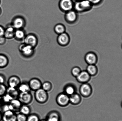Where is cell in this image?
<instances>
[{
    "label": "cell",
    "instance_id": "1",
    "mask_svg": "<svg viewBox=\"0 0 122 121\" xmlns=\"http://www.w3.org/2000/svg\"><path fill=\"white\" fill-rule=\"evenodd\" d=\"M93 7L88 0H81L74 3V10L77 13H83L90 10Z\"/></svg>",
    "mask_w": 122,
    "mask_h": 121
},
{
    "label": "cell",
    "instance_id": "2",
    "mask_svg": "<svg viewBox=\"0 0 122 121\" xmlns=\"http://www.w3.org/2000/svg\"><path fill=\"white\" fill-rule=\"evenodd\" d=\"M34 97L38 103L44 104L48 100L49 95L48 92L41 88L35 91Z\"/></svg>",
    "mask_w": 122,
    "mask_h": 121
},
{
    "label": "cell",
    "instance_id": "3",
    "mask_svg": "<svg viewBox=\"0 0 122 121\" xmlns=\"http://www.w3.org/2000/svg\"><path fill=\"white\" fill-rule=\"evenodd\" d=\"M74 4L73 0H60L59 7L61 11L65 13L74 9Z\"/></svg>",
    "mask_w": 122,
    "mask_h": 121
},
{
    "label": "cell",
    "instance_id": "4",
    "mask_svg": "<svg viewBox=\"0 0 122 121\" xmlns=\"http://www.w3.org/2000/svg\"><path fill=\"white\" fill-rule=\"evenodd\" d=\"M78 18V13L74 9L65 13V20L69 24L75 23L77 22Z\"/></svg>",
    "mask_w": 122,
    "mask_h": 121
},
{
    "label": "cell",
    "instance_id": "5",
    "mask_svg": "<svg viewBox=\"0 0 122 121\" xmlns=\"http://www.w3.org/2000/svg\"><path fill=\"white\" fill-rule=\"evenodd\" d=\"M18 99L23 105H28L32 103L33 96L30 92L20 93Z\"/></svg>",
    "mask_w": 122,
    "mask_h": 121
},
{
    "label": "cell",
    "instance_id": "6",
    "mask_svg": "<svg viewBox=\"0 0 122 121\" xmlns=\"http://www.w3.org/2000/svg\"><path fill=\"white\" fill-rule=\"evenodd\" d=\"M56 102L60 106L62 107L66 106L70 103L69 96L64 92L61 93L57 96Z\"/></svg>",
    "mask_w": 122,
    "mask_h": 121
},
{
    "label": "cell",
    "instance_id": "7",
    "mask_svg": "<svg viewBox=\"0 0 122 121\" xmlns=\"http://www.w3.org/2000/svg\"><path fill=\"white\" fill-rule=\"evenodd\" d=\"M71 38L68 33L65 32L58 35L57 38V41L60 45L62 47H66L70 43Z\"/></svg>",
    "mask_w": 122,
    "mask_h": 121
},
{
    "label": "cell",
    "instance_id": "8",
    "mask_svg": "<svg viewBox=\"0 0 122 121\" xmlns=\"http://www.w3.org/2000/svg\"><path fill=\"white\" fill-rule=\"evenodd\" d=\"M80 92L81 95L85 98H88L91 95L92 89L91 86L87 83L82 84L80 86Z\"/></svg>",
    "mask_w": 122,
    "mask_h": 121
},
{
    "label": "cell",
    "instance_id": "9",
    "mask_svg": "<svg viewBox=\"0 0 122 121\" xmlns=\"http://www.w3.org/2000/svg\"><path fill=\"white\" fill-rule=\"evenodd\" d=\"M98 57L95 53L90 52L86 54L85 60L88 65H95L98 61Z\"/></svg>",
    "mask_w": 122,
    "mask_h": 121
},
{
    "label": "cell",
    "instance_id": "10",
    "mask_svg": "<svg viewBox=\"0 0 122 121\" xmlns=\"http://www.w3.org/2000/svg\"><path fill=\"white\" fill-rule=\"evenodd\" d=\"M33 47L29 45L26 44L22 45L20 47V50L23 56L26 58H29L32 56L34 53Z\"/></svg>",
    "mask_w": 122,
    "mask_h": 121
},
{
    "label": "cell",
    "instance_id": "11",
    "mask_svg": "<svg viewBox=\"0 0 122 121\" xmlns=\"http://www.w3.org/2000/svg\"><path fill=\"white\" fill-rule=\"evenodd\" d=\"M28 83L30 90L32 91L35 92L41 88L42 83L41 80L38 78H32Z\"/></svg>",
    "mask_w": 122,
    "mask_h": 121
},
{
    "label": "cell",
    "instance_id": "12",
    "mask_svg": "<svg viewBox=\"0 0 122 121\" xmlns=\"http://www.w3.org/2000/svg\"><path fill=\"white\" fill-rule=\"evenodd\" d=\"M22 105V103L18 98L14 99L9 103L10 109V111L17 113L20 112V108Z\"/></svg>",
    "mask_w": 122,
    "mask_h": 121
},
{
    "label": "cell",
    "instance_id": "13",
    "mask_svg": "<svg viewBox=\"0 0 122 121\" xmlns=\"http://www.w3.org/2000/svg\"><path fill=\"white\" fill-rule=\"evenodd\" d=\"M76 78L79 82L82 84L88 83L90 80L91 76L86 71H81Z\"/></svg>",
    "mask_w": 122,
    "mask_h": 121
},
{
    "label": "cell",
    "instance_id": "14",
    "mask_svg": "<svg viewBox=\"0 0 122 121\" xmlns=\"http://www.w3.org/2000/svg\"><path fill=\"white\" fill-rule=\"evenodd\" d=\"M2 121H17L16 113L11 111L3 112Z\"/></svg>",
    "mask_w": 122,
    "mask_h": 121
},
{
    "label": "cell",
    "instance_id": "15",
    "mask_svg": "<svg viewBox=\"0 0 122 121\" xmlns=\"http://www.w3.org/2000/svg\"><path fill=\"white\" fill-rule=\"evenodd\" d=\"M21 83L20 78L17 76L14 75L10 77L7 83L9 87L17 88Z\"/></svg>",
    "mask_w": 122,
    "mask_h": 121
},
{
    "label": "cell",
    "instance_id": "16",
    "mask_svg": "<svg viewBox=\"0 0 122 121\" xmlns=\"http://www.w3.org/2000/svg\"><path fill=\"white\" fill-rule=\"evenodd\" d=\"M61 115L58 111H50L46 115L45 119L47 121H60Z\"/></svg>",
    "mask_w": 122,
    "mask_h": 121
},
{
    "label": "cell",
    "instance_id": "17",
    "mask_svg": "<svg viewBox=\"0 0 122 121\" xmlns=\"http://www.w3.org/2000/svg\"><path fill=\"white\" fill-rule=\"evenodd\" d=\"M24 38L25 44L29 45L34 47L37 44L38 40L36 37L32 34L27 35Z\"/></svg>",
    "mask_w": 122,
    "mask_h": 121
},
{
    "label": "cell",
    "instance_id": "18",
    "mask_svg": "<svg viewBox=\"0 0 122 121\" xmlns=\"http://www.w3.org/2000/svg\"><path fill=\"white\" fill-rule=\"evenodd\" d=\"M24 20L22 18L18 17L15 18L13 21V27L17 29H20L24 26Z\"/></svg>",
    "mask_w": 122,
    "mask_h": 121
},
{
    "label": "cell",
    "instance_id": "19",
    "mask_svg": "<svg viewBox=\"0 0 122 121\" xmlns=\"http://www.w3.org/2000/svg\"><path fill=\"white\" fill-rule=\"evenodd\" d=\"M81 96L76 93L69 96V102L73 105H78L81 103Z\"/></svg>",
    "mask_w": 122,
    "mask_h": 121
},
{
    "label": "cell",
    "instance_id": "20",
    "mask_svg": "<svg viewBox=\"0 0 122 121\" xmlns=\"http://www.w3.org/2000/svg\"><path fill=\"white\" fill-rule=\"evenodd\" d=\"M76 88L75 86L71 84H68L66 85L64 88V92L70 96L76 93Z\"/></svg>",
    "mask_w": 122,
    "mask_h": 121
},
{
    "label": "cell",
    "instance_id": "21",
    "mask_svg": "<svg viewBox=\"0 0 122 121\" xmlns=\"http://www.w3.org/2000/svg\"><path fill=\"white\" fill-rule=\"evenodd\" d=\"M6 93L8 94L13 99H15L18 98L20 92L17 88L8 86Z\"/></svg>",
    "mask_w": 122,
    "mask_h": 121
},
{
    "label": "cell",
    "instance_id": "22",
    "mask_svg": "<svg viewBox=\"0 0 122 121\" xmlns=\"http://www.w3.org/2000/svg\"><path fill=\"white\" fill-rule=\"evenodd\" d=\"M15 28L13 27H9L5 30L4 36L6 38L12 39L14 36Z\"/></svg>",
    "mask_w": 122,
    "mask_h": 121
},
{
    "label": "cell",
    "instance_id": "23",
    "mask_svg": "<svg viewBox=\"0 0 122 121\" xmlns=\"http://www.w3.org/2000/svg\"><path fill=\"white\" fill-rule=\"evenodd\" d=\"M86 71L91 76L96 75L98 72V68L95 65H88Z\"/></svg>",
    "mask_w": 122,
    "mask_h": 121
},
{
    "label": "cell",
    "instance_id": "24",
    "mask_svg": "<svg viewBox=\"0 0 122 121\" xmlns=\"http://www.w3.org/2000/svg\"><path fill=\"white\" fill-rule=\"evenodd\" d=\"M17 88L20 93L30 92L31 90L28 83H21Z\"/></svg>",
    "mask_w": 122,
    "mask_h": 121
},
{
    "label": "cell",
    "instance_id": "25",
    "mask_svg": "<svg viewBox=\"0 0 122 121\" xmlns=\"http://www.w3.org/2000/svg\"><path fill=\"white\" fill-rule=\"evenodd\" d=\"M8 57L3 54H0V68H3L7 67L9 64Z\"/></svg>",
    "mask_w": 122,
    "mask_h": 121
},
{
    "label": "cell",
    "instance_id": "26",
    "mask_svg": "<svg viewBox=\"0 0 122 121\" xmlns=\"http://www.w3.org/2000/svg\"><path fill=\"white\" fill-rule=\"evenodd\" d=\"M54 30L56 34L59 35L65 32L66 28L65 26L63 24L58 23L55 26Z\"/></svg>",
    "mask_w": 122,
    "mask_h": 121
},
{
    "label": "cell",
    "instance_id": "27",
    "mask_svg": "<svg viewBox=\"0 0 122 121\" xmlns=\"http://www.w3.org/2000/svg\"><path fill=\"white\" fill-rule=\"evenodd\" d=\"M31 112L30 108L28 105H23L21 107L20 112L27 116L30 114Z\"/></svg>",
    "mask_w": 122,
    "mask_h": 121
},
{
    "label": "cell",
    "instance_id": "28",
    "mask_svg": "<svg viewBox=\"0 0 122 121\" xmlns=\"http://www.w3.org/2000/svg\"><path fill=\"white\" fill-rule=\"evenodd\" d=\"M41 88L46 92H50L52 88V84L49 81H45L42 84Z\"/></svg>",
    "mask_w": 122,
    "mask_h": 121
},
{
    "label": "cell",
    "instance_id": "29",
    "mask_svg": "<svg viewBox=\"0 0 122 121\" xmlns=\"http://www.w3.org/2000/svg\"><path fill=\"white\" fill-rule=\"evenodd\" d=\"M25 33L23 31L18 29L15 31L14 36L18 40H21L25 37Z\"/></svg>",
    "mask_w": 122,
    "mask_h": 121
},
{
    "label": "cell",
    "instance_id": "30",
    "mask_svg": "<svg viewBox=\"0 0 122 121\" xmlns=\"http://www.w3.org/2000/svg\"><path fill=\"white\" fill-rule=\"evenodd\" d=\"M2 99L3 104H8L13 100V98L8 94L6 93L4 95L2 96Z\"/></svg>",
    "mask_w": 122,
    "mask_h": 121
},
{
    "label": "cell",
    "instance_id": "31",
    "mask_svg": "<svg viewBox=\"0 0 122 121\" xmlns=\"http://www.w3.org/2000/svg\"><path fill=\"white\" fill-rule=\"evenodd\" d=\"M40 120L39 116L36 114L30 113L27 116V121H39Z\"/></svg>",
    "mask_w": 122,
    "mask_h": 121
},
{
    "label": "cell",
    "instance_id": "32",
    "mask_svg": "<svg viewBox=\"0 0 122 121\" xmlns=\"http://www.w3.org/2000/svg\"><path fill=\"white\" fill-rule=\"evenodd\" d=\"M81 72V70L79 67H75L71 69V73L73 76L76 77Z\"/></svg>",
    "mask_w": 122,
    "mask_h": 121
},
{
    "label": "cell",
    "instance_id": "33",
    "mask_svg": "<svg viewBox=\"0 0 122 121\" xmlns=\"http://www.w3.org/2000/svg\"><path fill=\"white\" fill-rule=\"evenodd\" d=\"M27 116L19 112L16 114L17 121H27Z\"/></svg>",
    "mask_w": 122,
    "mask_h": 121
},
{
    "label": "cell",
    "instance_id": "34",
    "mask_svg": "<svg viewBox=\"0 0 122 121\" xmlns=\"http://www.w3.org/2000/svg\"><path fill=\"white\" fill-rule=\"evenodd\" d=\"M7 87L4 84H0V96L2 97L6 93Z\"/></svg>",
    "mask_w": 122,
    "mask_h": 121
},
{
    "label": "cell",
    "instance_id": "35",
    "mask_svg": "<svg viewBox=\"0 0 122 121\" xmlns=\"http://www.w3.org/2000/svg\"><path fill=\"white\" fill-rule=\"evenodd\" d=\"M93 6H97L100 4L102 2L103 0H88Z\"/></svg>",
    "mask_w": 122,
    "mask_h": 121
},
{
    "label": "cell",
    "instance_id": "36",
    "mask_svg": "<svg viewBox=\"0 0 122 121\" xmlns=\"http://www.w3.org/2000/svg\"><path fill=\"white\" fill-rule=\"evenodd\" d=\"M6 81L5 77L3 74H0V84H4Z\"/></svg>",
    "mask_w": 122,
    "mask_h": 121
},
{
    "label": "cell",
    "instance_id": "37",
    "mask_svg": "<svg viewBox=\"0 0 122 121\" xmlns=\"http://www.w3.org/2000/svg\"><path fill=\"white\" fill-rule=\"evenodd\" d=\"M6 39L4 36H0V45H3L5 43Z\"/></svg>",
    "mask_w": 122,
    "mask_h": 121
},
{
    "label": "cell",
    "instance_id": "38",
    "mask_svg": "<svg viewBox=\"0 0 122 121\" xmlns=\"http://www.w3.org/2000/svg\"><path fill=\"white\" fill-rule=\"evenodd\" d=\"M5 31L3 27L0 26V36H4Z\"/></svg>",
    "mask_w": 122,
    "mask_h": 121
},
{
    "label": "cell",
    "instance_id": "39",
    "mask_svg": "<svg viewBox=\"0 0 122 121\" xmlns=\"http://www.w3.org/2000/svg\"><path fill=\"white\" fill-rule=\"evenodd\" d=\"M3 105V102H2V97L0 96V107Z\"/></svg>",
    "mask_w": 122,
    "mask_h": 121
},
{
    "label": "cell",
    "instance_id": "40",
    "mask_svg": "<svg viewBox=\"0 0 122 121\" xmlns=\"http://www.w3.org/2000/svg\"><path fill=\"white\" fill-rule=\"evenodd\" d=\"M2 112L0 111V121H2Z\"/></svg>",
    "mask_w": 122,
    "mask_h": 121
},
{
    "label": "cell",
    "instance_id": "41",
    "mask_svg": "<svg viewBox=\"0 0 122 121\" xmlns=\"http://www.w3.org/2000/svg\"><path fill=\"white\" fill-rule=\"evenodd\" d=\"M39 121H47L45 119H42V120H40Z\"/></svg>",
    "mask_w": 122,
    "mask_h": 121
},
{
    "label": "cell",
    "instance_id": "42",
    "mask_svg": "<svg viewBox=\"0 0 122 121\" xmlns=\"http://www.w3.org/2000/svg\"><path fill=\"white\" fill-rule=\"evenodd\" d=\"M1 13H2V10L0 8V15Z\"/></svg>",
    "mask_w": 122,
    "mask_h": 121
},
{
    "label": "cell",
    "instance_id": "43",
    "mask_svg": "<svg viewBox=\"0 0 122 121\" xmlns=\"http://www.w3.org/2000/svg\"><path fill=\"white\" fill-rule=\"evenodd\" d=\"M75 0V2H76V1L81 0Z\"/></svg>",
    "mask_w": 122,
    "mask_h": 121
},
{
    "label": "cell",
    "instance_id": "44",
    "mask_svg": "<svg viewBox=\"0 0 122 121\" xmlns=\"http://www.w3.org/2000/svg\"></svg>",
    "mask_w": 122,
    "mask_h": 121
}]
</instances>
